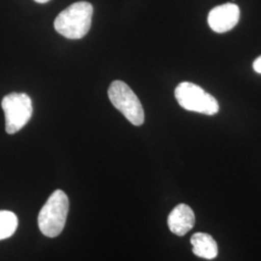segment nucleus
Listing matches in <instances>:
<instances>
[{"label":"nucleus","mask_w":261,"mask_h":261,"mask_svg":"<svg viewBox=\"0 0 261 261\" xmlns=\"http://www.w3.org/2000/svg\"><path fill=\"white\" fill-rule=\"evenodd\" d=\"M92 16L93 6L89 2H75L56 17L55 28L60 35L68 39H82L90 29Z\"/></svg>","instance_id":"obj_1"},{"label":"nucleus","mask_w":261,"mask_h":261,"mask_svg":"<svg viewBox=\"0 0 261 261\" xmlns=\"http://www.w3.org/2000/svg\"><path fill=\"white\" fill-rule=\"evenodd\" d=\"M68 212V196L63 191L56 190L48 197L38 216V225L41 232L49 238L58 236L65 226Z\"/></svg>","instance_id":"obj_2"},{"label":"nucleus","mask_w":261,"mask_h":261,"mask_svg":"<svg viewBox=\"0 0 261 261\" xmlns=\"http://www.w3.org/2000/svg\"><path fill=\"white\" fill-rule=\"evenodd\" d=\"M109 98L112 105L135 125L140 126L144 122V111L138 96L128 84L122 81H114L109 87Z\"/></svg>","instance_id":"obj_3"},{"label":"nucleus","mask_w":261,"mask_h":261,"mask_svg":"<svg viewBox=\"0 0 261 261\" xmlns=\"http://www.w3.org/2000/svg\"><path fill=\"white\" fill-rule=\"evenodd\" d=\"M174 94L178 103L187 111L206 115H214L219 112V103L215 97L196 84L181 83L178 84Z\"/></svg>","instance_id":"obj_4"},{"label":"nucleus","mask_w":261,"mask_h":261,"mask_svg":"<svg viewBox=\"0 0 261 261\" xmlns=\"http://www.w3.org/2000/svg\"><path fill=\"white\" fill-rule=\"evenodd\" d=\"M1 106L5 114V130L9 135L21 130L33 113L32 101L25 93L8 94L3 98Z\"/></svg>","instance_id":"obj_5"},{"label":"nucleus","mask_w":261,"mask_h":261,"mask_svg":"<svg viewBox=\"0 0 261 261\" xmlns=\"http://www.w3.org/2000/svg\"><path fill=\"white\" fill-rule=\"evenodd\" d=\"M240 19V9L234 3H225L211 10L208 15V23L217 33H224L238 23Z\"/></svg>","instance_id":"obj_6"},{"label":"nucleus","mask_w":261,"mask_h":261,"mask_svg":"<svg viewBox=\"0 0 261 261\" xmlns=\"http://www.w3.org/2000/svg\"><path fill=\"white\" fill-rule=\"evenodd\" d=\"M196 217L190 206L179 204L173 208L168 218V225L172 233L184 236L195 225Z\"/></svg>","instance_id":"obj_7"},{"label":"nucleus","mask_w":261,"mask_h":261,"mask_svg":"<svg viewBox=\"0 0 261 261\" xmlns=\"http://www.w3.org/2000/svg\"><path fill=\"white\" fill-rule=\"evenodd\" d=\"M193 252L204 259H214L218 255V245L210 234L197 232L191 238Z\"/></svg>","instance_id":"obj_8"},{"label":"nucleus","mask_w":261,"mask_h":261,"mask_svg":"<svg viewBox=\"0 0 261 261\" xmlns=\"http://www.w3.org/2000/svg\"><path fill=\"white\" fill-rule=\"evenodd\" d=\"M18 217L11 211H0V240L11 237L17 230Z\"/></svg>","instance_id":"obj_9"},{"label":"nucleus","mask_w":261,"mask_h":261,"mask_svg":"<svg viewBox=\"0 0 261 261\" xmlns=\"http://www.w3.org/2000/svg\"><path fill=\"white\" fill-rule=\"evenodd\" d=\"M253 70H254L256 73L261 74V56H259V57H257V58L255 59V61L253 62Z\"/></svg>","instance_id":"obj_10"},{"label":"nucleus","mask_w":261,"mask_h":261,"mask_svg":"<svg viewBox=\"0 0 261 261\" xmlns=\"http://www.w3.org/2000/svg\"><path fill=\"white\" fill-rule=\"evenodd\" d=\"M34 1H36L37 3H47L49 0H34Z\"/></svg>","instance_id":"obj_11"}]
</instances>
